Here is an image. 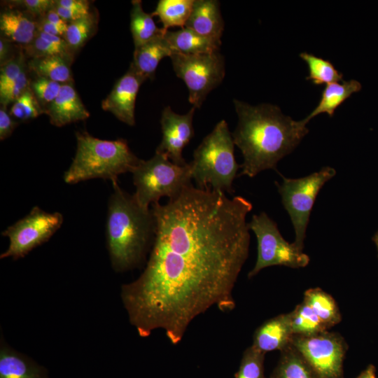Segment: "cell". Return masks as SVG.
I'll list each match as a JSON object with an SVG mask.
<instances>
[{"mask_svg": "<svg viewBox=\"0 0 378 378\" xmlns=\"http://www.w3.org/2000/svg\"><path fill=\"white\" fill-rule=\"evenodd\" d=\"M241 196L186 187L164 204H151L155 234L146 265L121 286L130 322L141 337L164 330L178 344L192 321L211 307H235L233 289L249 252L247 214Z\"/></svg>", "mask_w": 378, "mask_h": 378, "instance_id": "obj_1", "label": "cell"}, {"mask_svg": "<svg viewBox=\"0 0 378 378\" xmlns=\"http://www.w3.org/2000/svg\"><path fill=\"white\" fill-rule=\"evenodd\" d=\"M233 102L238 124L232 136L244 158L238 176L253 178L264 170H276L278 162L290 154L309 132L306 118L294 120L283 114L277 106Z\"/></svg>", "mask_w": 378, "mask_h": 378, "instance_id": "obj_2", "label": "cell"}, {"mask_svg": "<svg viewBox=\"0 0 378 378\" xmlns=\"http://www.w3.org/2000/svg\"><path fill=\"white\" fill-rule=\"evenodd\" d=\"M113 192L108 206L107 247L115 272L132 270L144 261L153 245L155 221L151 209L142 207L134 195L112 183Z\"/></svg>", "mask_w": 378, "mask_h": 378, "instance_id": "obj_3", "label": "cell"}, {"mask_svg": "<svg viewBox=\"0 0 378 378\" xmlns=\"http://www.w3.org/2000/svg\"><path fill=\"white\" fill-rule=\"evenodd\" d=\"M76 150L69 169L64 174L66 183H77L92 178L118 181L119 175L132 172L140 162L126 140H102L87 132H77Z\"/></svg>", "mask_w": 378, "mask_h": 378, "instance_id": "obj_4", "label": "cell"}, {"mask_svg": "<svg viewBox=\"0 0 378 378\" xmlns=\"http://www.w3.org/2000/svg\"><path fill=\"white\" fill-rule=\"evenodd\" d=\"M234 143L225 120H220L193 153L190 162L192 179L200 189L232 194L240 166L234 154Z\"/></svg>", "mask_w": 378, "mask_h": 378, "instance_id": "obj_5", "label": "cell"}, {"mask_svg": "<svg viewBox=\"0 0 378 378\" xmlns=\"http://www.w3.org/2000/svg\"><path fill=\"white\" fill-rule=\"evenodd\" d=\"M132 174L136 187L133 195L147 209L150 204L159 202L161 197L174 198L192 184L190 163L179 166L158 153L148 160H141Z\"/></svg>", "mask_w": 378, "mask_h": 378, "instance_id": "obj_6", "label": "cell"}, {"mask_svg": "<svg viewBox=\"0 0 378 378\" xmlns=\"http://www.w3.org/2000/svg\"><path fill=\"white\" fill-rule=\"evenodd\" d=\"M335 174V169L327 166L302 178H289L281 176L282 183L275 182L294 228L293 243L301 251H303L306 230L316 197L323 186Z\"/></svg>", "mask_w": 378, "mask_h": 378, "instance_id": "obj_7", "label": "cell"}, {"mask_svg": "<svg viewBox=\"0 0 378 378\" xmlns=\"http://www.w3.org/2000/svg\"><path fill=\"white\" fill-rule=\"evenodd\" d=\"M248 225L258 242L257 260L248 274L249 279L271 266L301 268L308 265L309 257L293 243L290 244L284 239L276 223L265 212L253 215Z\"/></svg>", "mask_w": 378, "mask_h": 378, "instance_id": "obj_8", "label": "cell"}, {"mask_svg": "<svg viewBox=\"0 0 378 378\" xmlns=\"http://www.w3.org/2000/svg\"><path fill=\"white\" fill-rule=\"evenodd\" d=\"M170 58L176 76L187 86L190 103L200 108L207 94L224 78L223 56L219 51L197 55L173 52Z\"/></svg>", "mask_w": 378, "mask_h": 378, "instance_id": "obj_9", "label": "cell"}, {"mask_svg": "<svg viewBox=\"0 0 378 378\" xmlns=\"http://www.w3.org/2000/svg\"><path fill=\"white\" fill-rule=\"evenodd\" d=\"M291 345L311 369L314 378H342L348 346L338 333L328 330L310 336L293 335Z\"/></svg>", "mask_w": 378, "mask_h": 378, "instance_id": "obj_10", "label": "cell"}, {"mask_svg": "<svg viewBox=\"0 0 378 378\" xmlns=\"http://www.w3.org/2000/svg\"><path fill=\"white\" fill-rule=\"evenodd\" d=\"M63 216L59 212L48 213L38 206L2 232L9 239L8 248L1 254V259H18L34 248L47 241L61 227Z\"/></svg>", "mask_w": 378, "mask_h": 378, "instance_id": "obj_11", "label": "cell"}, {"mask_svg": "<svg viewBox=\"0 0 378 378\" xmlns=\"http://www.w3.org/2000/svg\"><path fill=\"white\" fill-rule=\"evenodd\" d=\"M195 107L186 114L176 113L171 107L164 108L160 119L162 139L155 153L167 158L179 166L188 164L182 152L195 135L192 120Z\"/></svg>", "mask_w": 378, "mask_h": 378, "instance_id": "obj_12", "label": "cell"}, {"mask_svg": "<svg viewBox=\"0 0 378 378\" xmlns=\"http://www.w3.org/2000/svg\"><path fill=\"white\" fill-rule=\"evenodd\" d=\"M146 79L130 65V69L114 85L102 101V109L113 113L119 120L133 126L134 109L139 88Z\"/></svg>", "mask_w": 378, "mask_h": 378, "instance_id": "obj_13", "label": "cell"}, {"mask_svg": "<svg viewBox=\"0 0 378 378\" xmlns=\"http://www.w3.org/2000/svg\"><path fill=\"white\" fill-rule=\"evenodd\" d=\"M293 337L290 313L281 314L267 320L255 330L251 345L265 354L282 351L291 344Z\"/></svg>", "mask_w": 378, "mask_h": 378, "instance_id": "obj_14", "label": "cell"}, {"mask_svg": "<svg viewBox=\"0 0 378 378\" xmlns=\"http://www.w3.org/2000/svg\"><path fill=\"white\" fill-rule=\"evenodd\" d=\"M185 27L204 37L221 41L224 21L219 1L194 0L190 15Z\"/></svg>", "mask_w": 378, "mask_h": 378, "instance_id": "obj_15", "label": "cell"}, {"mask_svg": "<svg viewBox=\"0 0 378 378\" xmlns=\"http://www.w3.org/2000/svg\"><path fill=\"white\" fill-rule=\"evenodd\" d=\"M45 113L56 127L84 120L90 116L72 83L62 85L58 96L45 109Z\"/></svg>", "mask_w": 378, "mask_h": 378, "instance_id": "obj_16", "label": "cell"}, {"mask_svg": "<svg viewBox=\"0 0 378 378\" xmlns=\"http://www.w3.org/2000/svg\"><path fill=\"white\" fill-rule=\"evenodd\" d=\"M0 378H48V375L46 368L1 340Z\"/></svg>", "mask_w": 378, "mask_h": 378, "instance_id": "obj_17", "label": "cell"}, {"mask_svg": "<svg viewBox=\"0 0 378 378\" xmlns=\"http://www.w3.org/2000/svg\"><path fill=\"white\" fill-rule=\"evenodd\" d=\"M172 53L164 34L134 48L131 65L146 80L153 78L160 62Z\"/></svg>", "mask_w": 378, "mask_h": 378, "instance_id": "obj_18", "label": "cell"}, {"mask_svg": "<svg viewBox=\"0 0 378 378\" xmlns=\"http://www.w3.org/2000/svg\"><path fill=\"white\" fill-rule=\"evenodd\" d=\"M0 29L9 41L27 46L38 34V22L24 12L10 10L1 13Z\"/></svg>", "mask_w": 378, "mask_h": 378, "instance_id": "obj_19", "label": "cell"}, {"mask_svg": "<svg viewBox=\"0 0 378 378\" xmlns=\"http://www.w3.org/2000/svg\"><path fill=\"white\" fill-rule=\"evenodd\" d=\"M164 38L173 52L197 55L219 51L221 41L210 39L183 27L176 31L167 30Z\"/></svg>", "mask_w": 378, "mask_h": 378, "instance_id": "obj_20", "label": "cell"}, {"mask_svg": "<svg viewBox=\"0 0 378 378\" xmlns=\"http://www.w3.org/2000/svg\"><path fill=\"white\" fill-rule=\"evenodd\" d=\"M361 88V84L355 80L328 84L322 92L318 104L305 118L309 121L322 113L332 116L336 108L352 94L359 92Z\"/></svg>", "mask_w": 378, "mask_h": 378, "instance_id": "obj_21", "label": "cell"}, {"mask_svg": "<svg viewBox=\"0 0 378 378\" xmlns=\"http://www.w3.org/2000/svg\"><path fill=\"white\" fill-rule=\"evenodd\" d=\"M153 17L152 13H147L144 10L140 0L132 1L130 29L135 48L156 37L163 36L167 31L158 28Z\"/></svg>", "mask_w": 378, "mask_h": 378, "instance_id": "obj_22", "label": "cell"}, {"mask_svg": "<svg viewBox=\"0 0 378 378\" xmlns=\"http://www.w3.org/2000/svg\"><path fill=\"white\" fill-rule=\"evenodd\" d=\"M302 301L311 307L328 330L342 321V315L336 301L321 288L307 290Z\"/></svg>", "mask_w": 378, "mask_h": 378, "instance_id": "obj_23", "label": "cell"}, {"mask_svg": "<svg viewBox=\"0 0 378 378\" xmlns=\"http://www.w3.org/2000/svg\"><path fill=\"white\" fill-rule=\"evenodd\" d=\"M25 48L32 58L59 56L69 62L73 59V52L63 37L39 31L34 41Z\"/></svg>", "mask_w": 378, "mask_h": 378, "instance_id": "obj_24", "label": "cell"}, {"mask_svg": "<svg viewBox=\"0 0 378 378\" xmlns=\"http://www.w3.org/2000/svg\"><path fill=\"white\" fill-rule=\"evenodd\" d=\"M70 62L59 56L32 58L28 66L38 77H43L61 84L73 83Z\"/></svg>", "mask_w": 378, "mask_h": 378, "instance_id": "obj_25", "label": "cell"}, {"mask_svg": "<svg viewBox=\"0 0 378 378\" xmlns=\"http://www.w3.org/2000/svg\"><path fill=\"white\" fill-rule=\"evenodd\" d=\"M194 0H160L152 15L160 20L163 29L185 27L190 15Z\"/></svg>", "mask_w": 378, "mask_h": 378, "instance_id": "obj_26", "label": "cell"}, {"mask_svg": "<svg viewBox=\"0 0 378 378\" xmlns=\"http://www.w3.org/2000/svg\"><path fill=\"white\" fill-rule=\"evenodd\" d=\"M270 378H314L299 352L290 344L281 351L277 365Z\"/></svg>", "mask_w": 378, "mask_h": 378, "instance_id": "obj_27", "label": "cell"}, {"mask_svg": "<svg viewBox=\"0 0 378 378\" xmlns=\"http://www.w3.org/2000/svg\"><path fill=\"white\" fill-rule=\"evenodd\" d=\"M289 313L293 335L310 336L328 330L311 307L303 301Z\"/></svg>", "mask_w": 378, "mask_h": 378, "instance_id": "obj_28", "label": "cell"}, {"mask_svg": "<svg viewBox=\"0 0 378 378\" xmlns=\"http://www.w3.org/2000/svg\"><path fill=\"white\" fill-rule=\"evenodd\" d=\"M300 56L306 62L309 68V74L306 79L312 80L313 83L328 85L342 79V74L330 61L307 52H301Z\"/></svg>", "mask_w": 378, "mask_h": 378, "instance_id": "obj_29", "label": "cell"}, {"mask_svg": "<svg viewBox=\"0 0 378 378\" xmlns=\"http://www.w3.org/2000/svg\"><path fill=\"white\" fill-rule=\"evenodd\" d=\"M96 27L97 18L91 11L88 15L68 24L64 38L73 53L92 36Z\"/></svg>", "mask_w": 378, "mask_h": 378, "instance_id": "obj_30", "label": "cell"}, {"mask_svg": "<svg viewBox=\"0 0 378 378\" xmlns=\"http://www.w3.org/2000/svg\"><path fill=\"white\" fill-rule=\"evenodd\" d=\"M265 356L252 345L248 346L243 354L234 378H265Z\"/></svg>", "mask_w": 378, "mask_h": 378, "instance_id": "obj_31", "label": "cell"}, {"mask_svg": "<svg viewBox=\"0 0 378 378\" xmlns=\"http://www.w3.org/2000/svg\"><path fill=\"white\" fill-rule=\"evenodd\" d=\"M45 113L31 88L28 89L13 104L10 115L16 120L25 121Z\"/></svg>", "mask_w": 378, "mask_h": 378, "instance_id": "obj_32", "label": "cell"}, {"mask_svg": "<svg viewBox=\"0 0 378 378\" xmlns=\"http://www.w3.org/2000/svg\"><path fill=\"white\" fill-rule=\"evenodd\" d=\"M62 85L43 77H38L31 83L30 88L41 108L46 106V108L58 96Z\"/></svg>", "mask_w": 378, "mask_h": 378, "instance_id": "obj_33", "label": "cell"}, {"mask_svg": "<svg viewBox=\"0 0 378 378\" xmlns=\"http://www.w3.org/2000/svg\"><path fill=\"white\" fill-rule=\"evenodd\" d=\"M0 94H2L25 68L22 52L1 66Z\"/></svg>", "mask_w": 378, "mask_h": 378, "instance_id": "obj_34", "label": "cell"}, {"mask_svg": "<svg viewBox=\"0 0 378 378\" xmlns=\"http://www.w3.org/2000/svg\"><path fill=\"white\" fill-rule=\"evenodd\" d=\"M30 80L24 68L18 78L8 88L0 94L1 104L6 107L13 104L20 96L30 88Z\"/></svg>", "mask_w": 378, "mask_h": 378, "instance_id": "obj_35", "label": "cell"}, {"mask_svg": "<svg viewBox=\"0 0 378 378\" xmlns=\"http://www.w3.org/2000/svg\"><path fill=\"white\" fill-rule=\"evenodd\" d=\"M13 2V4L21 6L31 15L40 18L43 17L55 6V1L52 0H22Z\"/></svg>", "mask_w": 378, "mask_h": 378, "instance_id": "obj_36", "label": "cell"}, {"mask_svg": "<svg viewBox=\"0 0 378 378\" xmlns=\"http://www.w3.org/2000/svg\"><path fill=\"white\" fill-rule=\"evenodd\" d=\"M18 125V122L8 113L6 107L0 109V139L4 140L12 134Z\"/></svg>", "mask_w": 378, "mask_h": 378, "instance_id": "obj_37", "label": "cell"}, {"mask_svg": "<svg viewBox=\"0 0 378 378\" xmlns=\"http://www.w3.org/2000/svg\"><path fill=\"white\" fill-rule=\"evenodd\" d=\"M55 4L68 9L82 13L88 15L90 13V4L88 1L84 0H57Z\"/></svg>", "mask_w": 378, "mask_h": 378, "instance_id": "obj_38", "label": "cell"}, {"mask_svg": "<svg viewBox=\"0 0 378 378\" xmlns=\"http://www.w3.org/2000/svg\"><path fill=\"white\" fill-rule=\"evenodd\" d=\"M38 29L46 34L58 36L64 38L67 27H61L51 23L43 18L38 22Z\"/></svg>", "mask_w": 378, "mask_h": 378, "instance_id": "obj_39", "label": "cell"}, {"mask_svg": "<svg viewBox=\"0 0 378 378\" xmlns=\"http://www.w3.org/2000/svg\"><path fill=\"white\" fill-rule=\"evenodd\" d=\"M54 8L57 14L68 24L87 15L78 11L59 6L56 4Z\"/></svg>", "mask_w": 378, "mask_h": 378, "instance_id": "obj_40", "label": "cell"}, {"mask_svg": "<svg viewBox=\"0 0 378 378\" xmlns=\"http://www.w3.org/2000/svg\"><path fill=\"white\" fill-rule=\"evenodd\" d=\"M10 50V41L4 36H1L0 39V63L1 66L8 62Z\"/></svg>", "mask_w": 378, "mask_h": 378, "instance_id": "obj_41", "label": "cell"}, {"mask_svg": "<svg viewBox=\"0 0 378 378\" xmlns=\"http://www.w3.org/2000/svg\"><path fill=\"white\" fill-rule=\"evenodd\" d=\"M46 20L61 27H68V23L65 22L56 12L55 8L50 10L43 17Z\"/></svg>", "mask_w": 378, "mask_h": 378, "instance_id": "obj_42", "label": "cell"}, {"mask_svg": "<svg viewBox=\"0 0 378 378\" xmlns=\"http://www.w3.org/2000/svg\"><path fill=\"white\" fill-rule=\"evenodd\" d=\"M356 378H377L375 367L373 365H369Z\"/></svg>", "mask_w": 378, "mask_h": 378, "instance_id": "obj_43", "label": "cell"}, {"mask_svg": "<svg viewBox=\"0 0 378 378\" xmlns=\"http://www.w3.org/2000/svg\"><path fill=\"white\" fill-rule=\"evenodd\" d=\"M372 240L374 242V244H375V245L377 246V251H378V230L374 234V237L372 238Z\"/></svg>", "mask_w": 378, "mask_h": 378, "instance_id": "obj_44", "label": "cell"}, {"mask_svg": "<svg viewBox=\"0 0 378 378\" xmlns=\"http://www.w3.org/2000/svg\"><path fill=\"white\" fill-rule=\"evenodd\" d=\"M342 378H344V377H342Z\"/></svg>", "mask_w": 378, "mask_h": 378, "instance_id": "obj_45", "label": "cell"}]
</instances>
